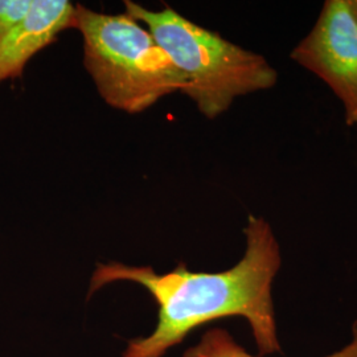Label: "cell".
I'll use <instances>...</instances> for the list:
<instances>
[{
	"label": "cell",
	"instance_id": "cell-1",
	"mask_svg": "<svg viewBox=\"0 0 357 357\" xmlns=\"http://www.w3.org/2000/svg\"><path fill=\"white\" fill-rule=\"evenodd\" d=\"M243 234V258L220 273H195L184 264L165 274L151 266L97 265L89 295L109 283L134 282L146 287L159 306L155 331L131 340L122 357H162L192 330L228 317L249 321L261 355L281 351L273 302V283L282 262L280 243L264 217L249 216Z\"/></svg>",
	"mask_w": 357,
	"mask_h": 357
},
{
	"label": "cell",
	"instance_id": "cell-2",
	"mask_svg": "<svg viewBox=\"0 0 357 357\" xmlns=\"http://www.w3.org/2000/svg\"><path fill=\"white\" fill-rule=\"evenodd\" d=\"M123 3L128 16L146 26L178 68L185 79L181 93L206 118L225 113L237 97L277 84L278 75L264 56L193 23L168 4L160 11H150L131 0Z\"/></svg>",
	"mask_w": 357,
	"mask_h": 357
},
{
	"label": "cell",
	"instance_id": "cell-3",
	"mask_svg": "<svg viewBox=\"0 0 357 357\" xmlns=\"http://www.w3.org/2000/svg\"><path fill=\"white\" fill-rule=\"evenodd\" d=\"M84 38V64L103 101L138 114L175 91L185 79L153 35L128 13H96L76 6V26Z\"/></svg>",
	"mask_w": 357,
	"mask_h": 357
},
{
	"label": "cell",
	"instance_id": "cell-4",
	"mask_svg": "<svg viewBox=\"0 0 357 357\" xmlns=\"http://www.w3.org/2000/svg\"><path fill=\"white\" fill-rule=\"evenodd\" d=\"M291 59L328 85L347 125H357V0H327Z\"/></svg>",
	"mask_w": 357,
	"mask_h": 357
},
{
	"label": "cell",
	"instance_id": "cell-5",
	"mask_svg": "<svg viewBox=\"0 0 357 357\" xmlns=\"http://www.w3.org/2000/svg\"><path fill=\"white\" fill-rule=\"evenodd\" d=\"M76 26V6L68 0H32L26 16L0 36V84L20 78L38 52Z\"/></svg>",
	"mask_w": 357,
	"mask_h": 357
},
{
	"label": "cell",
	"instance_id": "cell-6",
	"mask_svg": "<svg viewBox=\"0 0 357 357\" xmlns=\"http://www.w3.org/2000/svg\"><path fill=\"white\" fill-rule=\"evenodd\" d=\"M352 342L339 352L327 357H357V321L352 328ZM183 357H255L237 344L230 333L222 328H212L202 337L200 343L185 351Z\"/></svg>",
	"mask_w": 357,
	"mask_h": 357
},
{
	"label": "cell",
	"instance_id": "cell-7",
	"mask_svg": "<svg viewBox=\"0 0 357 357\" xmlns=\"http://www.w3.org/2000/svg\"><path fill=\"white\" fill-rule=\"evenodd\" d=\"M31 4L32 0H0V36L26 16Z\"/></svg>",
	"mask_w": 357,
	"mask_h": 357
}]
</instances>
